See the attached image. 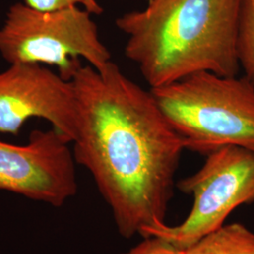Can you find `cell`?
Instances as JSON below:
<instances>
[{
    "label": "cell",
    "mask_w": 254,
    "mask_h": 254,
    "mask_svg": "<svg viewBox=\"0 0 254 254\" xmlns=\"http://www.w3.org/2000/svg\"><path fill=\"white\" fill-rule=\"evenodd\" d=\"M77 103L75 162L91 173L118 233L140 236L165 223L185 149L151 91L109 62H76L70 73Z\"/></svg>",
    "instance_id": "1"
},
{
    "label": "cell",
    "mask_w": 254,
    "mask_h": 254,
    "mask_svg": "<svg viewBox=\"0 0 254 254\" xmlns=\"http://www.w3.org/2000/svg\"><path fill=\"white\" fill-rule=\"evenodd\" d=\"M242 0H148L116 26L127 37L125 53L151 89L193 73L236 76Z\"/></svg>",
    "instance_id": "2"
},
{
    "label": "cell",
    "mask_w": 254,
    "mask_h": 254,
    "mask_svg": "<svg viewBox=\"0 0 254 254\" xmlns=\"http://www.w3.org/2000/svg\"><path fill=\"white\" fill-rule=\"evenodd\" d=\"M150 91L186 150L254 151V86L244 75L200 72Z\"/></svg>",
    "instance_id": "3"
},
{
    "label": "cell",
    "mask_w": 254,
    "mask_h": 254,
    "mask_svg": "<svg viewBox=\"0 0 254 254\" xmlns=\"http://www.w3.org/2000/svg\"><path fill=\"white\" fill-rule=\"evenodd\" d=\"M0 54L9 64L57 66L66 80L81 58L95 69L111 62L87 9L73 6L39 10L21 2L9 8L0 28Z\"/></svg>",
    "instance_id": "4"
},
{
    "label": "cell",
    "mask_w": 254,
    "mask_h": 254,
    "mask_svg": "<svg viewBox=\"0 0 254 254\" xmlns=\"http://www.w3.org/2000/svg\"><path fill=\"white\" fill-rule=\"evenodd\" d=\"M198 172L178 182V189L193 197L187 218L177 225L166 222L143 229L140 236H157L188 249L225 224L230 214L254 202V151L227 145L205 155Z\"/></svg>",
    "instance_id": "5"
},
{
    "label": "cell",
    "mask_w": 254,
    "mask_h": 254,
    "mask_svg": "<svg viewBox=\"0 0 254 254\" xmlns=\"http://www.w3.org/2000/svg\"><path fill=\"white\" fill-rule=\"evenodd\" d=\"M25 145L0 140V190L61 207L77 193L70 141L54 128L34 130Z\"/></svg>",
    "instance_id": "6"
},
{
    "label": "cell",
    "mask_w": 254,
    "mask_h": 254,
    "mask_svg": "<svg viewBox=\"0 0 254 254\" xmlns=\"http://www.w3.org/2000/svg\"><path fill=\"white\" fill-rule=\"evenodd\" d=\"M31 118L46 119L73 142L77 123L73 83L42 64H9L0 73V134H18Z\"/></svg>",
    "instance_id": "7"
},
{
    "label": "cell",
    "mask_w": 254,
    "mask_h": 254,
    "mask_svg": "<svg viewBox=\"0 0 254 254\" xmlns=\"http://www.w3.org/2000/svg\"><path fill=\"white\" fill-rule=\"evenodd\" d=\"M186 250L187 254H254V233L241 223L224 224Z\"/></svg>",
    "instance_id": "8"
},
{
    "label": "cell",
    "mask_w": 254,
    "mask_h": 254,
    "mask_svg": "<svg viewBox=\"0 0 254 254\" xmlns=\"http://www.w3.org/2000/svg\"><path fill=\"white\" fill-rule=\"evenodd\" d=\"M237 58L240 70L254 86V0H242L237 35Z\"/></svg>",
    "instance_id": "9"
},
{
    "label": "cell",
    "mask_w": 254,
    "mask_h": 254,
    "mask_svg": "<svg viewBox=\"0 0 254 254\" xmlns=\"http://www.w3.org/2000/svg\"><path fill=\"white\" fill-rule=\"evenodd\" d=\"M122 254H187V250L157 236H145L140 242Z\"/></svg>",
    "instance_id": "10"
},
{
    "label": "cell",
    "mask_w": 254,
    "mask_h": 254,
    "mask_svg": "<svg viewBox=\"0 0 254 254\" xmlns=\"http://www.w3.org/2000/svg\"><path fill=\"white\" fill-rule=\"evenodd\" d=\"M24 3L39 10H56L78 6L87 9L91 14L103 12V8L97 0H24Z\"/></svg>",
    "instance_id": "11"
}]
</instances>
